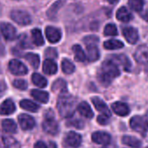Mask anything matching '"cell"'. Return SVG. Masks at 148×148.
<instances>
[{
    "instance_id": "cell-1",
    "label": "cell",
    "mask_w": 148,
    "mask_h": 148,
    "mask_svg": "<svg viewBox=\"0 0 148 148\" xmlns=\"http://www.w3.org/2000/svg\"><path fill=\"white\" fill-rule=\"evenodd\" d=\"M58 111L61 117L71 118L77 109V99L67 93V92H61L57 103Z\"/></svg>"
},
{
    "instance_id": "cell-2",
    "label": "cell",
    "mask_w": 148,
    "mask_h": 148,
    "mask_svg": "<svg viewBox=\"0 0 148 148\" xmlns=\"http://www.w3.org/2000/svg\"><path fill=\"white\" fill-rule=\"evenodd\" d=\"M120 71L118 68V65L110 60L105 61L101 65L100 72L99 73V80L103 86H109L112 79L119 76Z\"/></svg>"
},
{
    "instance_id": "cell-3",
    "label": "cell",
    "mask_w": 148,
    "mask_h": 148,
    "mask_svg": "<svg viewBox=\"0 0 148 148\" xmlns=\"http://www.w3.org/2000/svg\"><path fill=\"white\" fill-rule=\"evenodd\" d=\"M42 127L46 133H49L51 135H55L58 132V130H59L58 124L55 120L54 114L52 112H51V111L47 112V113L45 114V120L42 124Z\"/></svg>"
},
{
    "instance_id": "cell-4",
    "label": "cell",
    "mask_w": 148,
    "mask_h": 148,
    "mask_svg": "<svg viewBox=\"0 0 148 148\" xmlns=\"http://www.w3.org/2000/svg\"><path fill=\"white\" fill-rule=\"evenodd\" d=\"M131 127L138 132H148V112L144 116H134L130 120Z\"/></svg>"
},
{
    "instance_id": "cell-5",
    "label": "cell",
    "mask_w": 148,
    "mask_h": 148,
    "mask_svg": "<svg viewBox=\"0 0 148 148\" xmlns=\"http://www.w3.org/2000/svg\"><path fill=\"white\" fill-rule=\"evenodd\" d=\"M12 19L20 25H29L32 23V17L30 14L22 10H13L11 12Z\"/></svg>"
},
{
    "instance_id": "cell-6",
    "label": "cell",
    "mask_w": 148,
    "mask_h": 148,
    "mask_svg": "<svg viewBox=\"0 0 148 148\" xmlns=\"http://www.w3.org/2000/svg\"><path fill=\"white\" fill-rule=\"evenodd\" d=\"M9 70L16 76H24L27 73V67L18 59H12L9 62Z\"/></svg>"
},
{
    "instance_id": "cell-7",
    "label": "cell",
    "mask_w": 148,
    "mask_h": 148,
    "mask_svg": "<svg viewBox=\"0 0 148 148\" xmlns=\"http://www.w3.org/2000/svg\"><path fill=\"white\" fill-rule=\"evenodd\" d=\"M0 31H1L4 38L8 41L14 40L17 38V31L15 27L9 23L0 24Z\"/></svg>"
},
{
    "instance_id": "cell-8",
    "label": "cell",
    "mask_w": 148,
    "mask_h": 148,
    "mask_svg": "<svg viewBox=\"0 0 148 148\" xmlns=\"http://www.w3.org/2000/svg\"><path fill=\"white\" fill-rule=\"evenodd\" d=\"M45 36L50 43L56 44L61 39L62 34L59 29L53 26H47L45 28Z\"/></svg>"
},
{
    "instance_id": "cell-9",
    "label": "cell",
    "mask_w": 148,
    "mask_h": 148,
    "mask_svg": "<svg viewBox=\"0 0 148 148\" xmlns=\"http://www.w3.org/2000/svg\"><path fill=\"white\" fill-rule=\"evenodd\" d=\"M18 123L20 127L25 131L32 130L35 126L34 119L28 114H20L18 116Z\"/></svg>"
},
{
    "instance_id": "cell-10",
    "label": "cell",
    "mask_w": 148,
    "mask_h": 148,
    "mask_svg": "<svg viewBox=\"0 0 148 148\" xmlns=\"http://www.w3.org/2000/svg\"><path fill=\"white\" fill-rule=\"evenodd\" d=\"M134 58L138 63L146 64L148 63V46L140 45L134 52Z\"/></svg>"
},
{
    "instance_id": "cell-11",
    "label": "cell",
    "mask_w": 148,
    "mask_h": 148,
    "mask_svg": "<svg viewBox=\"0 0 148 148\" xmlns=\"http://www.w3.org/2000/svg\"><path fill=\"white\" fill-rule=\"evenodd\" d=\"M65 142L68 145L73 148H78L80 146L82 143V138L81 135L75 132H70L66 135L65 138Z\"/></svg>"
},
{
    "instance_id": "cell-12",
    "label": "cell",
    "mask_w": 148,
    "mask_h": 148,
    "mask_svg": "<svg viewBox=\"0 0 148 148\" xmlns=\"http://www.w3.org/2000/svg\"><path fill=\"white\" fill-rule=\"evenodd\" d=\"M111 60L113 61L117 65H121L125 71H129L132 68V63L130 61V59L123 55V54H119V55H113V56H111Z\"/></svg>"
},
{
    "instance_id": "cell-13",
    "label": "cell",
    "mask_w": 148,
    "mask_h": 148,
    "mask_svg": "<svg viewBox=\"0 0 148 148\" xmlns=\"http://www.w3.org/2000/svg\"><path fill=\"white\" fill-rule=\"evenodd\" d=\"M123 36L125 37V38L126 39V41L129 43V44H135L137 43L138 39V31L133 28V27H125L123 28Z\"/></svg>"
},
{
    "instance_id": "cell-14",
    "label": "cell",
    "mask_w": 148,
    "mask_h": 148,
    "mask_svg": "<svg viewBox=\"0 0 148 148\" xmlns=\"http://www.w3.org/2000/svg\"><path fill=\"white\" fill-rule=\"evenodd\" d=\"M93 142L99 145H108L111 142V136L105 132H96L92 135Z\"/></svg>"
},
{
    "instance_id": "cell-15",
    "label": "cell",
    "mask_w": 148,
    "mask_h": 148,
    "mask_svg": "<svg viewBox=\"0 0 148 148\" xmlns=\"http://www.w3.org/2000/svg\"><path fill=\"white\" fill-rule=\"evenodd\" d=\"M16 111V106L14 102L8 99L5 100L0 105V114L1 115H10L12 114Z\"/></svg>"
},
{
    "instance_id": "cell-16",
    "label": "cell",
    "mask_w": 148,
    "mask_h": 148,
    "mask_svg": "<svg viewBox=\"0 0 148 148\" xmlns=\"http://www.w3.org/2000/svg\"><path fill=\"white\" fill-rule=\"evenodd\" d=\"M92 102L93 106H95V108L99 112H100L102 114H105V115H106L108 117L111 116V112H110L108 106H106V104L101 99H99L98 97H94V98L92 99Z\"/></svg>"
},
{
    "instance_id": "cell-17",
    "label": "cell",
    "mask_w": 148,
    "mask_h": 148,
    "mask_svg": "<svg viewBox=\"0 0 148 148\" xmlns=\"http://www.w3.org/2000/svg\"><path fill=\"white\" fill-rule=\"evenodd\" d=\"M112 109L114 113L119 116H126L130 112V108L129 106L122 102H115L112 105Z\"/></svg>"
},
{
    "instance_id": "cell-18",
    "label": "cell",
    "mask_w": 148,
    "mask_h": 148,
    "mask_svg": "<svg viewBox=\"0 0 148 148\" xmlns=\"http://www.w3.org/2000/svg\"><path fill=\"white\" fill-rule=\"evenodd\" d=\"M43 71L47 75H53L58 71L57 64L51 58H47L44 61L43 64Z\"/></svg>"
},
{
    "instance_id": "cell-19",
    "label": "cell",
    "mask_w": 148,
    "mask_h": 148,
    "mask_svg": "<svg viewBox=\"0 0 148 148\" xmlns=\"http://www.w3.org/2000/svg\"><path fill=\"white\" fill-rule=\"evenodd\" d=\"M116 17H117V18H118L119 21H121V22H123V23H127V22L131 21L132 18V13H131V12H129V10H128L126 7H125V6L119 8V9L117 11Z\"/></svg>"
},
{
    "instance_id": "cell-20",
    "label": "cell",
    "mask_w": 148,
    "mask_h": 148,
    "mask_svg": "<svg viewBox=\"0 0 148 148\" xmlns=\"http://www.w3.org/2000/svg\"><path fill=\"white\" fill-rule=\"evenodd\" d=\"M77 110L82 116H84L86 119H92L93 117V112L89 104L86 102H81L78 106Z\"/></svg>"
},
{
    "instance_id": "cell-21",
    "label": "cell",
    "mask_w": 148,
    "mask_h": 148,
    "mask_svg": "<svg viewBox=\"0 0 148 148\" xmlns=\"http://www.w3.org/2000/svg\"><path fill=\"white\" fill-rule=\"evenodd\" d=\"M32 96L38 102L43 103V104H46L49 100V94L46 92L44 91H40V90H32L31 92Z\"/></svg>"
},
{
    "instance_id": "cell-22",
    "label": "cell",
    "mask_w": 148,
    "mask_h": 148,
    "mask_svg": "<svg viewBox=\"0 0 148 148\" xmlns=\"http://www.w3.org/2000/svg\"><path fill=\"white\" fill-rule=\"evenodd\" d=\"M87 58L90 62H94L99 58V51L96 45H87Z\"/></svg>"
},
{
    "instance_id": "cell-23",
    "label": "cell",
    "mask_w": 148,
    "mask_h": 148,
    "mask_svg": "<svg viewBox=\"0 0 148 148\" xmlns=\"http://www.w3.org/2000/svg\"><path fill=\"white\" fill-rule=\"evenodd\" d=\"M2 127L3 130L8 133H16L18 132V125L12 119H5L2 122Z\"/></svg>"
},
{
    "instance_id": "cell-24",
    "label": "cell",
    "mask_w": 148,
    "mask_h": 148,
    "mask_svg": "<svg viewBox=\"0 0 148 148\" xmlns=\"http://www.w3.org/2000/svg\"><path fill=\"white\" fill-rule=\"evenodd\" d=\"M65 1L66 0H58V1H56L51 6V8L48 10L47 12V16L50 18H53L56 17L58 12L60 10V8L65 4Z\"/></svg>"
},
{
    "instance_id": "cell-25",
    "label": "cell",
    "mask_w": 148,
    "mask_h": 148,
    "mask_svg": "<svg viewBox=\"0 0 148 148\" xmlns=\"http://www.w3.org/2000/svg\"><path fill=\"white\" fill-rule=\"evenodd\" d=\"M20 106L29 112H37L39 110V106L36 104L35 102L29 100V99H23L20 101Z\"/></svg>"
},
{
    "instance_id": "cell-26",
    "label": "cell",
    "mask_w": 148,
    "mask_h": 148,
    "mask_svg": "<svg viewBox=\"0 0 148 148\" xmlns=\"http://www.w3.org/2000/svg\"><path fill=\"white\" fill-rule=\"evenodd\" d=\"M72 51L75 56V60L78 62H85L87 58V56L85 54L82 47L79 45H75L72 46Z\"/></svg>"
},
{
    "instance_id": "cell-27",
    "label": "cell",
    "mask_w": 148,
    "mask_h": 148,
    "mask_svg": "<svg viewBox=\"0 0 148 148\" xmlns=\"http://www.w3.org/2000/svg\"><path fill=\"white\" fill-rule=\"evenodd\" d=\"M32 41H33L34 45H36L37 46H41L45 44L42 32L38 28L33 29L32 31Z\"/></svg>"
},
{
    "instance_id": "cell-28",
    "label": "cell",
    "mask_w": 148,
    "mask_h": 148,
    "mask_svg": "<svg viewBox=\"0 0 148 148\" xmlns=\"http://www.w3.org/2000/svg\"><path fill=\"white\" fill-rule=\"evenodd\" d=\"M3 147L4 148H19V144L14 138L4 134Z\"/></svg>"
},
{
    "instance_id": "cell-29",
    "label": "cell",
    "mask_w": 148,
    "mask_h": 148,
    "mask_svg": "<svg viewBox=\"0 0 148 148\" xmlns=\"http://www.w3.org/2000/svg\"><path fill=\"white\" fill-rule=\"evenodd\" d=\"M32 80L33 82V84L40 88H44L46 87L47 86V80L45 77H43L41 74L39 73H33L32 76Z\"/></svg>"
},
{
    "instance_id": "cell-30",
    "label": "cell",
    "mask_w": 148,
    "mask_h": 148,
    "mask_svg": "<svg viewBox=\"0 0 148 148\" xmlns=\"http://www.w3.org/2000/svg\"><path fill=\"white\" fill-rule=\"evenodd\" d=\"M122 142H123V144L129 145L131 147H133V148H140V146H141L140 140L138 139L137 138H134L132 136H124L122 138Z\"/></svg>"
},
{
    "instance_id": "cell-31",
    "label": "cell",
    "mask_w": 148,
    "mask_h": 148,
    "mask_svg": "<svg viewBox=\"0 0 148 148\" xmlns=\"http://www.w3.org/2000/svg\"><path fill=\"white\" fill-rule=\"evenodd\" d=\"M25 59L30 63V64H31L34 69H38V68L39 63H40V58H39V57H38V54L29 52V53L25 54Z\"/></svg>"
},
{
    "instance_id": "cell-32",
    "label": "cell",
    "mask_w": 148,
    "mask_h": 148,
    "mask_svg": "<svg viewBox=\"0 0 148 148\" xmlns=\"http://www.w3.org/2000/svg\"><path fill=\"white\" fill-rule=\"evenodd\" d=\"M104 47L107 50H116L124 47V44L117 39H110L104 43Z\"/></svg>"
},
{
    "instance_id": "cell-33",
    "label": "cell",
    "mask_w": 148,
    "mask_h": 148,
    "mask_svg": "<svg viewBox=\"0 0 148 148\" xmlns=\"http://www.w3.org/2000/svg\"><path fill=\"white\" fill-rule=\"evenodd\" d=\"M61 67H62L63 72L65 74H71L75 71V66H74V64L67 58H64L62 60Z\"/></svg>"
},
{
    "instance_id": "cell-34",
    "label": "cell",
    "mask_w": 148,
    "mask_h": 148,
    "mask_svg": "<svg viewBox=\"0 0 148 148\" xmlns=\"http://www.w3.org/2000/svg\"><path fill=\"white\" fill-rule=\"evenodd\" d=\"M66 82L62 79H57L53 85H52V91L53 92H58V91H60L61 92H67V89H66Z\"/></svg>"
},
{
    "instance_id": "cell-35",
    "label": "cell",
    "mask_w": 148,
    "mask_h": 148,
    "mask_svg": "<svg viewBox=\"0 0 148 148\" xmlns=\"http://www.w3.org/2000/svg\"><path fill=\"white\" fill-rule=\"evenodd\" d=\"M128 5L134 12H140L143 10L145 3L143 0H128Z\"/></svg>"
},
{
    "instance_id": "cell-36",
    "label": "cell",
    "mask_w": 148,
    "mask_h": 148,
    "mask_svg": "<svg viewBox=\"0 0 148 148\" xmlns=\"http://www.w3.org/2000/svg\"><path fill=\"white\" fill-rule=\"evenodd\" d=\"M104 34L106 36H117L118 35V30L115 25L113 24H108L106 25L104 30Z\"/></svg>"
},
{
    "instance_id": "cell-37",
    "label": "cell",
    "mask_w": 148,
    "mask_h": 148,
    "mask_svg": "<svg viewBox=\"0 0 148 148\" xmlns=\"http://www.w3.org/2000/svg\"><path fill=\"white\" fill-rule=\"evenodd\" d=\"M18 42H19V45L22 46L23 48H31L32 47V45L30 43V40L27 37V35H21L19 37V39H18Z\"/></svg>"
},
{
    "instance_id": "cell-38",
    "label": "cell",
    "mask_w": 148,
    "mask_h": 148,
    "mask_svg": "<svg viewBox=\"0 0 148 148\" xmlns=\"http://www.w3.org/2000/svg\"><path fill=\"white\" fill-rule=\"evenodd\" d=\"M13 86L14 87H16L17 89L19 90H25L27 89V82L23 80V79H16L13 82Z\"/></svg>"
},
{
    "instance_id": "cell-39",
    "label": "cell",
    "mask_w": 148,
    "mask_h": 148,
    "mask_svg": "<svg viewBox=\"0 0 148 148\" xmlns=\"http://www.w3.org/2000/svg\"><path fill=\"white\" fill-rule=\"evenodd\" d=\"M67 125H71L75 128H78V129H82L84 127V122L81 120V119H73V120H71V121H68L67 122Z\"/></svg>"
},
{
    "instance_id": "cell-40",
    "label": "cell",
    "mask_w": 148,
    "mask_h": 148,
    "mask_svg": "<svg viewBox=\"0 0 148 148\" xmlns=\"http://www.w3.org/2000/svg\"><path fill=\"white\" fill-rule=\"evenodd\" d=\"M83 40H84V42H85V44L86 45H97V43L99 42V38H97L96 36H87Z\"/></svg>"
},
{
    "instance_id": "cell-41",
    "label": "cell",
    "mask_w": 148,
    "mask_h": 148,
    "mask_svg": "<svg viewBox=\"0 0 148 148\" xmlns=\"http://www.w3.org/2000/svg\"><path fill=\"white\" fill-rule=\"evenodd\" d=\"M45 55L48 58H51V59L58 58V52H57L56 49H54V48H48V49H46V51L45 52Z\"/></svg>"
},
{
    "instance_id": "cell-42",
    "label": "cell",
    "mask_w": 148,
    "mask_h": 148,
    "mask_svg": "<svg viewBox=\"0 0 148 148\" xmlns=\"http://www.w3.org/2000/svg\"><path fill=\"white\" fill-rule=\"evenodd\" d=\"M97 120H98V122H99L100 125H107V124L109 123V121H110V120H109V117L106 116V115H105V114L99 115V116L98 117Z\"/></svg>"
},
{
    "instance_id": "cell-43",
    "label": "cell",
    "mask_w": 148,
    "mask_h": 148,
    "mask_svg": "<svg viewBox=\"0 0 148 148\" xmlns=\"http://www.w3.org/2000/svg\"><path fill=\"white\" fill-rule=\"evenodd\" d=\"M6 91V85L4 81H0V98H1Z\"/></svg>"
},
{
    "instance_id": "cell-44",
    "label": "cell",
    "mask_w": 148,
    "mask_h": 148,
    "mask_svg": "<svg viewBox=\"0 0 148 148\" xmlns=\"http://www.w3.org/2000/svg\"><path fill=\"white\" fill-rule=\"evenodd\" d=\"M34 148H48V147H47V145L43 141H38L35 144Z\"/></svg>"
},
{
    "instance_id": "cell-45",
    "label": "cell",
    "mask_w": 148,
    "mask_h": 148,
    "mask_svg": "<svg viewBox=\"0 0 148 148\" xmlns=\"http://www.w3.org/2000/svg\"><path fill=\"white\" fill-rule=\"evenodd\" d=\"M140 17H141L144 20H145V21L148 22V10H145V11L142 12L140 13Z\"/></svg>"
},
{
    "instance_id": "cell-46",
    "label": "cell",
    "mask_w": 148,
    "mask_h": 148,
    "mask_svg": "<svg viewBox=\"0 0 148 148\" xmlns=\"http://www.w3.org/2000/svg\"><path fill=\"white\" fill-rule=\"evenodd\" d=\"M3 136H4L3 132L0 131V146L2 147H3Z\"/></svg>"
},
{
    "instance_id": "cell-47",
    "label": "cell",
    "mask_w": 148,
    "mask_h": 148,
    "mask_svg": "<svg viewBox=\"0 0 148 148\" xmlns=\"http://www.w3.org/2000/svg\"><path fill=\"white\" fill-rule=\"evenodd\" d=\"M5 53V49H4V46L2 45H0V56L3 55Z\"/></svg>"
},
{
    "instance_id": "cell-48",
    "label": "cell",
    "mask_w": 148,
    "mask_h": 148,
    "mask_svg": "<svg viewBox=\"0 0 148 148\" xmlns=\"http://www.w3.org/2000/svg\"><path fill=\"white\" fill-rule=\"evenodd\" d=\"M106 1L109 3V4H116V3H118V1L119 0H106Z\"/></svg>"
},
{
    "instance_id": "cell-49",
    "label": "cell",
    "mask_w": 148,
    "mask_h": 148,
    "mask_svg": "<svg viewBox=\"0 0 148 148\" xmlns=\"http://www.w3.org/2000/svg\"><path fill=\"white\" fill-rule=\"evenodd\" d=\"M1 10H2L1 9V5H0V14H1Z\"/></svg>"
},
{
    "instance_id": "cell-50",
    "label": "cell",
    "mask_w": 148,
    "mask_h": 148,
    "mask_svg": "<svg viewBox=\"0 0 148 148\" xmlns=\"http://www.w3.org/2000/svg\"><path fill=\"white\" fill-rule=\"evenodd\" d=\"M146 148H148V147H146Z\"/></svg>"
},
{
    "instance_id": "cell-51",
    "label": "cell",
    "mask_w": 148,
    "mask_h": 148,
    "mask_svg": "<svg viewBox=\"0 0 148 148\" xmlns=\"http://www.w3.org/2000/svg\"></svg>"
}]
</instances>
